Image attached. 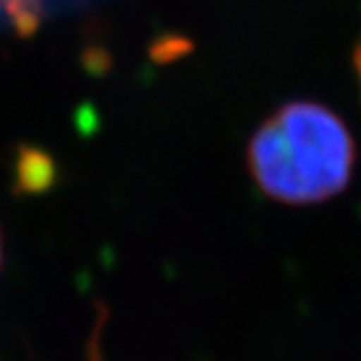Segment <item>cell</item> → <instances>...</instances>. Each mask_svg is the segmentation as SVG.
<instances>
[{
  "mask_svg": "<svg viewBox=\"0 0 361 361\" xmlns=\"http://www.w3.org/2000/svg\"><path fill=\"white\" fill-rule=\"evenodd\" d=\"M246 161L266 196L314 204L346 190L355 168V142L335 111L296 100L262 122L248 142Z\"/></svg>",
  "mask_w": 361,
  "mask_h": 361,
  "instance_id": "cell-1",
  "label": "cell"
},
{
  "mask_svg": "<svg viewBox=\"0 0 361 361\" xmlns=\"http://www.w3.org/2000/svg\"><path fill=\"white\" fill-rule=\"evenodd\" d=\"M39 5L42 0H0V9L5 11L16 31L22 35L35 31L39 22Z\"/></svg>",
  "mask_w": 361,
  "mask_h": 361,
  "instance_id": "cell-2",
  "label": "cell"
},
{
  "mask_svg": "<svg viewBox=\"0 0 361 361\" xmlns=\"http://www.w3.org/2000/svg\"><path fill=\"white\" fill-rule=\"evenodd\" d=\"M87 361H102V353H100V335L94 333L92 342H90V359Z\"/></svg>",
  "mask_w": 361,
  "mask_h": 361,
  "instance_id": "cell-3",
  "label": "cell"
},
{
  "mask_svg": "<svg viewBox=\"0 0 361 361\" xmlns=\"http://www.w3.org/2000/svg\"><path fill=\"white\" fill-rule=\"evenodd\" d=\"M353 66H355L357 79H359V85H361V42H359V44H357V48H355V55H353Z\"/></svg>",
  "mask_w": 361,
  "mask_h": 361,
  "instance_id": "cell-4",
  "label": "cell"
}]
</instances>
